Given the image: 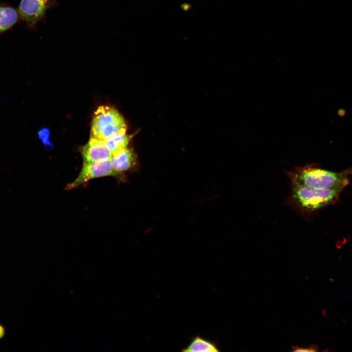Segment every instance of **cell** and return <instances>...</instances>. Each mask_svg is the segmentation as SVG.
I'll use <instances>...</instances> for the list:
<instances>
[{
  "instance_id": "cell-1",
  "label": "cell",
  "mask_w": 352,
  "mask_h": 352,
  "mask_svg": "<svg viewBox=\"0 0 352 352\" xmlns=\"http://www.w3.org/2000/svg\"><path fill=\"white\" fill-rule=\"evenodd\" d=\"M352 175V168L334 172L318 168L315 164L297 167L287 173L291 184L315 189L331 188L343 184L348 185Z\"/></svg>"
},
{
  "instance_id": "cell-2",
  "label": "cell",
  "mask_w": 352,
  "mask_h": 352,
  "mask_svg": "<svg viewBox=\"0 0 352 352\" xmlns=\"http://www.w3.org/2000/svg\"><path fill=\"white\" fill-rule=\"evenodd\" d=\"M291 199L302 211L313 212L334 203L347 184L333 188L315 189L291 184Z\"/></svg>"
},
{
  "instance_id": "cell-3",
  "label": "cell",
  "mask_w": 352,
  "mask_h": 352,
  "mask_svg": "<svg viewBox=\"0 0 352 352\" xmlns=\"http://www.w3.org/2000/svg\"><path fill=\"white\" fill-rule=\"evenodd\" d=\"M126 130L125 121L114 108L99 106L91 122L90 137L105 141L122 130Z\"/></svg>"
},
{
  "instance_id": "cell-4",
  "label": "cell",
  "mask_w": 352,
  "mask_h": 352,
  "mask_svg": "<svg viewBox=\"0 0 352 352\" xmlns=\"http://www.w3.org/2000/svg\"><path fill=\"white\" fill-rule=\"evenodd\" d=\"M110 176H117L112 170L111 158L93 162L84 163L77 177L73 181L66 185V189L71 190L92 179Z\"/></svg>"
},
{
  "instance_id": "cell-5",
  "label": "cell",
  "mask_w": 352,
  "mask_h": 352,
  "mask_svg": "<svg viewBox=\"0 0 352 352\" xmlns=\"http://www.w3.org/2000/svg\"><path fill=\"white\" fill-rule=\"evenodd\" d=\"M57 5L56 0H21L19 12L29 27H33L47 11Z\"/></svg>"
},
{
  "instance_id": "cell-6",
  "label": "cell",
  "mask_w": 352,
  "mask_h": 352,
  "mask_svg": "<svg viewBox=\"0 0 352 352\" xmlns=\"http://www.w3.org/2000/svg\"><path fill=\"white\" fill-rule=\"evenodd\" d=\"M82 154L84 163H89L110 159L112 154L107 149L104 141L91 138L83 147Z\"/></svg>"
},
{
  "instance_id": "cell-7",
  "label": "cell",
  "mask_w": 352,
  "mask_h": 352,
  "mask_svg": "<svg viewBox=\"0 0 352 352\" xmlns=\"http://www.w3.org/2000/svg\"><path fill=\"white\" fill-rule=\"evenodd\" d=\"M112 168L117 176L132 169L136 164V156L132 149L126 147L112 154Z\"/></svg>"
},
{
  "instance_id": "cell-8",
  "label": "cell",
  "mask_w": 352,
  "mask_h": 352,
  "mask_svg": "<svg viewBox=\"0 0 352 352\" xmlns=\"http://www.w3.org/2000/svg\"><path fill=\"white\" fill-rule=\"evenodd\" d=\"M22 18L17 9L8 6H0V34L13 26Z\"/></svg>"
},
{
  "instance_id": "cell-9",
  "label": "cell",
  "mask_w": 352,
  "mask_h": 352,
  "mask_svg": "<svg viewBox=\"0 0 352 352\" xmlns=\"http://www.w3.org/2000/svg\"><path fill=\"white\" fill-rule=\"evenodd\" d=\"M131 136L126 134V130H123L104 141L107 149L113 154L127 147Z\"/></svg>"
},
{
  "instance_id": "cell-10",
  "label": "cell",
  "mask_w": 352,
  "mask_h": 352,
  "mask_svg": "<svg viewBox=\"0 0 352 352\" xmlns=\"http://www.w3.org/2000/svg\"><path fill=\"white\" fill-rule=\"evenodd\" d=\"M182 351L217 352L219 350L214 343L198 336L194 337L189 345L183 349Z\"/></svg>"
},
{
  "instance_id": "cell-11",
  "label": "cell",
  "mask_w": 352,
  "mask_h": 352,
  "mask_svg": "<svg viewBox=\"0 0 352 352\" xmlns=\"http://www.w3.org/2000/svg\"><path fill=\"white\" fill-rule=\"evenodd\" d=\"M49 132L47 130L42 129L38 132V136L45 145H49V142L48 140Z\"/></svg>"
},
{
  "instance_id": "cell-12",
  "label": "cell",
  "mask_w": 352,
  "mask_h": 352,
  "mask_svg": "<svg viewBox=\"0 0 352 352\" xmlns=\"http://www.w3.org/2000/svg\"><path fill=\"white\" fill-rule=\"evenodd\" d=\"M346 111L343 109H340L338 110L337 114L340 117H343L345 115Z\"/></svg>"
},
{
  "instance_id": "cell-13",
  "label": "cell",
  "mask_w": 352,
  "mask_h": 352,
  "mask_svg": "<svg viewBox=\"0 0 352 352\" xmlns=\"http://www.w3.org/2000/svg\"><path fill=\"white\" fill-rule=\"evenodd\" d=\"M3 333H4L3 329L2 327H1L0 326V337L2 336V335H3Z\"/></svg>"
}]
</instances>
